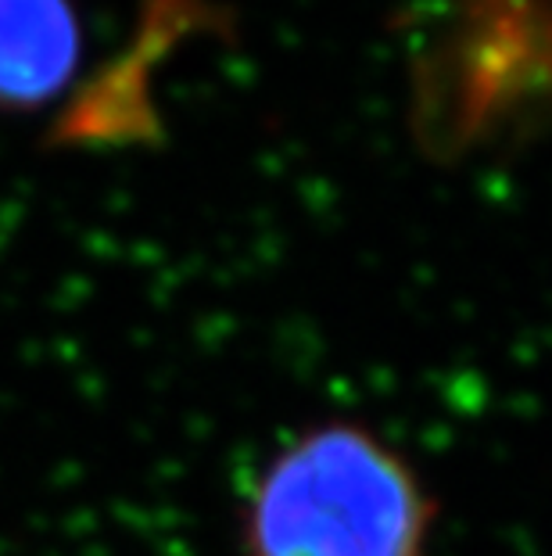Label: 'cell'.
Returning <instances> with one entry per match:
<instances>
[{"mask_svg": "<svg viewBox=\"0 0 552 556\" xmlns=\"http://www.w3.org/2000/svg\"><path fill=\"white\" fill-rule=\"evenodd\" d=\"M434 514L402 453L331 420L262 470L244 510V556H424Z\"/></svg>", "mask_w": 552, "mask_h": 556, "instance_id": "6da1fadb", "label": "cell"}, {"mask_svg": "<svg viewBox=\"0 0 552 556\" xmlns=\"http://www.w3.org/2000/svg\"><path fill=\"white\" fill-rule=\"evenodd\" d=\"M84 62L76 0H0V112L26 115L54 104Z\"/></svg>", "mask_w": 552, "mask_h": 556, "instance_id": "7a4b0ae2", "label": "cell"}]
</instances>
